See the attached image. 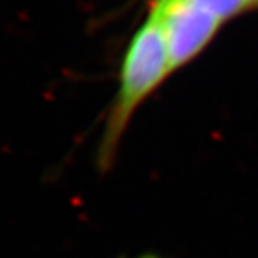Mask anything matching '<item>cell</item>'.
Listing matches in <instances>:
<instances>
[{"instance_id":"3","label":"cell","mask_w":258,"mask_h":258,"mask_svg":"<svg viewBox=\"0 0 258 258\" xmlns=\"http://www.w3.org/2000/svg\"><path fill=\"white\" fill-rule=\"evenodd\" d=\"M203 9L211 12L222 22H227L232 18H237L242 13L251 10L247 0H191Z\"/></svg>"},{"instance_id":"1","label":"cell","mask_w":258,"mask_h":258,"mask_svg":"<svg viewBox=\"0 0 258 258\" xmlns=\"http://www.w3.org/2000/svg\"><path fill=\"white\" fill-rule=\"evenodd\" d=\"M172 72L165 40L157 19L149 12L128 42L118 76V89L108 111L96 151L102 174L111 169L134 113Z\"/></svg>"},{"instance_id":"5","label":"cell","mask_w":258,"mask_h":258,"mask_svg":"<svg viewBox=\"0 0 258 258\" xmlns=\"http://www.w3.org/2000/svg\"><path fill=\"white\" fill-rule=\"evenodd\" d=\"M249 5V8L251 9H255V8H258V0H247Z\"/></svg>"},{"instance_id":"2","label":"cell","mask_w":258,"mask_h":258,"mask_svg":"<svg viewBox=\"0 0 258 258\" xmlns=\"http://www.w3.org/2000/svg\"><path fill=\"white\" fill-rule=\"evenodd\" d=\"M149 12L161 28L172 72L201 55L224 23L191 0H152Z\"/></svg>"},{"instance_id":"4","label":"cell","mask_w":258,"mask_h":258,"mask_svg":"<svg viewBox=\"0 0 258 258\" xmlns=\"http://www.w3.org/2000/svg\"><path fill=\"white\" fill-rule=\"evenodd\" d=\"M135 258H162L157 255V254H152V252H148V254H142V255H139V257H135Z\"/></svg>"}]
</instances>
